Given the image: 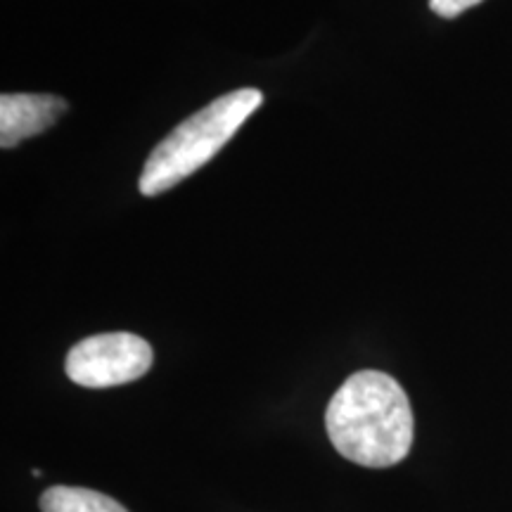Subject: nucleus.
I'll use <instances>...</instances> for the list:
<instances>
[{"instance_id": "1", "label": "nucleus", "mask_w": 512, "mask_h": 512, "mask_svg": "<svg viewBox=\"0 0 512 512\" xmlns=\"http://www.w3.org/2000/svg\"><path fill=\"white\" fill-rule=\"evenodd\" d=\"M325 427L332 446L351 463L392 467L413 446V411L394 377L361 370L337 389L328 403Z\"/></svg>"}, {"instance_id": "2", "label": "nucleus", "mask_w": 512, "mask_h": 512, "mask_svg": "<svg viewBox=\"0 0 512 512\" xmlns=\"http://www.w3.org/2000/svg\"><path fill=\"white\" fill-rule=\"evenodd\" d=\"M261 102H264L261 91L240 88V91L221 95L200 112L181 121L147 157L138 183L140 192L145 197L162 195L202 169L259 110Z\"/></svg>"}, {"instance_id": "3", "label": "nucleus", "mask_w": 512, "mask_h": 512, "mask_svg": "<svg viewBox=\"0 0 512 512\" xmlns=\"http://www.w3.org/2000/svg\"><path fill=\"white\" fill-rule=\"evenodd\" d=\"M152 347L133 332H105L69 349L64 370L86 389H107L140 380L152 368Z\"/></svg>"}, {"instance_id": "4", "label": "nucleus", "mask_w": 512, "mask_h": 512, "mask_svg": "<svg viewBox=\"0 0 512 512\" xmlns=\"http://www.w3.org/2000/svg\"><path fill=\"white\" fill-rule=\"evenodd\" d=\"M69 110L67 100L41 93H3L0 98V147L12 150L24 140L41 136Z\"/></svg>"}, {"instance_id": "5", "label": "nucleus", "mask_w": 512, "mask_h": 512, "mask_svg": "<svg viewBox=\"0 0 512 512\" xmlns=\"http://www.w3.org/2000/svg\"><path fill=\"white\" fill-rule=\"evenodd\" d=\"M43 512H128L114 498L79 486H50L41 496Z\"/></svg>"}, {"instance_id": "6", "label": "nucleus", "mask_w": 512, "mask_h": 512, "mask_svg": "<svg viewBox=\"0 0 512 512\" xmlns=\"http://www.w3.org/2000/svg\"><path fill=\"white\" fill-rule=\"evenodd\" d=\"M482 3V0H430V8L434 15L444 17V19H453L458 15H463L465 10L475 8V5Z\"/></svg>"}]
</instances>
